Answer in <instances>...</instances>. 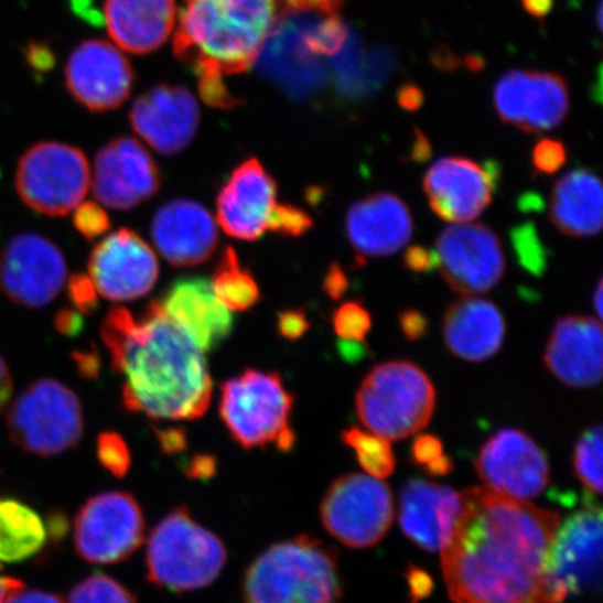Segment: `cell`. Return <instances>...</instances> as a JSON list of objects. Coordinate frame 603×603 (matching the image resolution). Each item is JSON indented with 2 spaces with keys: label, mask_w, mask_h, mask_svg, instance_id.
Wrapping results in <instances>:
<instances>
[{
  "label": "cell",
  "mask_w": 603,
  "mask_h": 603,
  "mask_svg": "<svg viewBox=\"0 0 603 603\" xmlns=\"http://www.w3.org/2000/svg\"><path fill=\"white\" fill-rule=\"evenodd\" d=\"M90 185V165L83 151L56 141L31 147L15 170L21 201L49 217H63L80 206Z\"/></svg>",
  "instance_id": "obj_9"
},
{
  "label": "cell",
  "mask_w": 603,
  "mask_h": 603,
  "mask_svg": "<svg viewBox=\"0 0 603 603\" xmlns=\"http://www.w3.org/2000/svg\"><path fill=\"white\" fill-rule=\"evenodd\" d=\"M160 302L166 316L203 354L217 349L234 332V314L215 297L207 278H177Z\"/></svg>",
  "instance_id": "obj_24"
},
{
  "label": "cell",
  "mask_w": 603,
  "mask_h": 603,
  "mask_svg": "<svg viewBox=\"0 0 603 603\" xmlns=\"http://www.w3.org/2000/svg\"><path fill=\"white\" fill-rule=\"evenodd\" d=\"M309 329H311V322L302 309H291V311L278 313L277 330L282 338L297 341L302 338Z\"/></svg>",
  "instance_id": "obj_43"
},
{
  "label": "cell",
  "mask_w": 603,
  "mask_h": 603,
  "mask_svg": "<svg viewBox=\"0 0 603 603\" xmlns=\"http://www.w3.org/2000/svg\"><path fill=\"white\" fill-rule=\"evenodd\" d=\"M313 228V218L293 204H278L270 213L267 230L286 238H301Z\"/></svg>",
  "instance_id": "obj_38"
},
{
  "label": "cell",
  "mask_w": 603,
  "mask_h": 603,
  "mask_svg": "<svg viewBox=\"0 0 603 603\" xmlns=\"http://www.w3.org/2000/svg\"><path fill=\"white\" fill-rule=\"evenodd\" d=\"M73 224L78 233L88 240L101 238L111 228L109 215L94 202L82 203L80 206H77Z\"/></svg>",
  "instance_id": "obj_40"
},
{
  "label": "cell",
  "mask_w": 603,
  "mask_h": 603,
  "mask_svg": "<svg viewBox=\"0 0 603 603\" xmlns=\"http://www.w3.org/2000/svg\"><path fill=\"white\" fill-rule=\"evenodd\" d=\"M212 286L215 297L230 312L249 311L261 299L254 274L240 263L233 246L225 248L215 267Z\"/></svg>",
  "instance_id": "obj_32"
},
{
  "label": "cell",
  "mask_w": 603,
  "mask_h": 603,
  "mask_svg": "<svg viewBox=\"0 0 603 603\" xmlns=\"http://www.w3.org/2000/svg\"><path fill=\"white\" fill-rule=\"evenodd\" d=\"M333 327L343 341L365 343L372 329V316L360 302H347L334 312Z\"/></svg>",
  "instance_id": "obj_36"
},
{
  "label": "cell",
  "mask_w": 603,
  "mask_h": 603,
  "mask_svg": "<svg viewBox=\"0 0 603 603\" xmlns=\"http://www.w3.org/2000/svg\"><path fill=\"white\" fill-rule=\"evenodd\" d=\"M463 506L442 549L454 603H543L545 568L560 516L487 487L461 493Z\"/></svg>",
  "instance_id": "obj_1"
},
{
  "label": "cell",
  "mask_w": 603,
  "mask_h": 603,
  "mask_svg": "<svg viewBox=\"0 0 603 603\" xmlns=\"http://www.w3.org/2000/svg\"><path fill=\"white\" fill-rule=\"evenodd\" d=\"M244 595L245 603H340L337 559L308 537L272 545L250 564Z\"/></svg>",
  "instance_id": "obj_4"
},
{
  "label": "cell",
  "mask_w": 603,
  "mask_h": 603,
  "mask_svg": "<svg viewBox=\"0 0 603 603\" xmlns=\"http://www.w3.org/2000/svg\"><path fill=\"white\" fill-rule=\"evenodd\" d=\"M91 181L94 196L103 206L128 212L153 198L162 177L140 141L119 138L98 151Z\"/></svg>",
  "instance_id": "obj_18"
},
{
  "label": "cell",
  "mask_w": 603,
  "mask_h": 603,
  "mask_svg": "<svg viewBox=\"0 0 603 603\" xmlns=\"http://www.w3.org/2000/svg\"><path fill=\"white\" fill-rule=\"evenodd\" d=\"M566 162V150L562 143L556 140L539 141L532 153L535 170L541 174H554Z\"/></svg>",
  "instance_id": "obj_42"
},
{
  "label": "cell",
  "mask_w": 603,
  "mask_h": 603,
  "mask_svg": "<svg viewBox=\"0 0 603 603\" xmlns=\"http://www.w3.org/2000/svg\"><path fill=\"white\" fill-rule=\"evenodd\" d=\"M434 254L445 282L463 297L491 291L505 276L499 236L484 224L463 223L443 229Z\"/></svg>",
  "instance_id": "obj_14"
},
{
  "label": "cell",
  "mask_w": 603,
  "mask_h": 603,
  "mask_svg": "<svg viewBox=\"0 0 603 603\" xmlns=\"http://www.w3.org/2000/svg\"><path fill=\"white\" fill-rule=\"evenodd\" d=\"M345 227L351 246L360 257H385L409 243L413 219L400 197L375 193L349 207Z\"/></svg>",
  "instance_id": "obj_27"
},
{
  "label": "cell",
  "mask_w": 603,
  "mask_h": 603,
  "mask_svg": "<svg viewBox=\"0 0 603 603\" xmlns=\"http://www.w3.org/2000/svg\"><path fill=\"white\" fill-rule=\"evenodd\" d=\"M288 8L303 12L333 13L343 7L345 0H281Z\"/></svg>",
  "instance_id": "obj_51"
},
{
  "label": "cell",
  "mask_w": 603,
  "mask_h": 603,
  "mask_svg": "<svg viewBox=\"0 0 603 603\" xmlns=\"http://www.w3.org/2000/svg\"><path fill=\"white\" fill-rule=\"evenodd\" d=\"M277 203V183L257 159L235 168L217 197V222L230 238L255 243Z\"/></svg>",
  "instance_id": "obj_22"
},
{
  "label": "cell",
  "mask_w": 603,
  "mask_h": 603,
  "mask_svg": "<svg viewBox=\"0 0 603 603\" xmlns=\"http://www.w3.org/2000/svg\"><path fill=\"white\" fill-rule=\"evenodd\" d=\"M443 335L451 354L464 360L484 362L499 353L506 322L495 303L463 297L445 311Z\"/></svg>",
  "instance_id": "obj_28"
},
{
  "label": "cell",
  "mask_w": 603,
  "mask_h": 603,
  "mask_svg": "<svg viewBox=\"0 0 603 603\" xmlns=\"http://www.w3.org/2000/svg\"><path fill=\"white\" fill-rule=\"evenodd\" d=\"M69 603H138V601L132 592L126 590L111 577L94 574L73 589Z\"/></svg>",
  "instance_id": "obj_35"
},
{
  "label": "cell",
  "mask_w": 603,
  "mask_h": 603,
  "mask_svg": "<svg viewBox=\"0 0 603 603\" xmlns=\"http://www.w3.org/2000/svg\"><path fill=\"white\" fill-rule=\"evenodd\" d=\"M101 337L123 379L126 411L157 421H189L207 412L213 397L207 362L160 301H151L140 319L128 309H111Z\"/></svg>",
  "instance_id": "obj_2"
},
{
  "label": "cell",
  "mask_w": 603,
  "mask_h": 603,
  "mask_svg": "<svg viewBox=\"0 0 603 603\" xmlns=\"http://www.w3.org/2000/svg\"><path fill=\"white\" fill-rule=\"evenodd\" d=\"M338 351L341 356L348 362H356L368 355L365 343H355V341H341Z\"/></svg>",
  "instance_id": "obj_56"
},
{
  "label": "cell",
  "mask_w": 603,
  "mask_h": 603,
  "mask_svg": "<svg viewBox=\"0 0 603 603\" xmlns=\"http://www.w3.org/2000/svg\"><path fill=\"white\" fill-rule=\"evenodd\" d=\"M72 359L75 360L78 375H80L84 380L98 379L99 374H101V355H99L96 347L73 353Z\"/></svg>",
  "instance_id": "obj_48"
},
{
  "label": "cell",
  "mask_w": 603,
  "mask_h": 603,
  "mask_svg": "<svg viewBox=\"0 0 603 603\" xmlns=\"http://www.w3.org/2000/svg\"><path fill=\"white\" fill-rule=\"evenodd\" d=\"M601 570L602 510L589 502L556 529L545 568L543 603L600 590Z\"/></svg>",
  "instance_id": "obj_10"
},
{
  "label": "cell",
  "mask_w": 603,
  "mask_h": 603,
  "mask_svg": "<svg viewBox=\"0 0 603 603\" xmlns=\"http://www.w3.org/2000/svg\"><path fill=\"white\" fill-rule=\"evenodd\" d=\"M408 583L411 586V594L416 603L419 600H423L432 591V580H430V577L424 571L419 569L409 570Z\"/></svg>",
  "instance_id": "obj_53"
},
{
  "label": "cell",
  "mask_w": 603,
  "mask_h": 603,
  "mask_svg": "<svg viewBox=\"0 0 603 603\" xmlns=\"http://www.w3.org/2000/svg\"><path fill=\"white\" fill-rule=\"evenodd\" d=\"M281 0H183L175 54L198 78L202 98L234 107L224 77L254 65L280 21Z\"/></svg>",
  "instance_id": "obj_3"
},
{
  "label": "cell",
  "mask_w": 603,
  "mask_h": 603,
  "mask_svg": "<svg viewBox=\"0 0 603 603\" xmlns=\"http://www.w3.org/2000/svg\"><path fill=\"white\" fill-rule=\"evenodd\" d=\"M349 281L347 272L338 263L330 266L327 274L324 276L323 290L334 301L343 298L347 293Z\"/></svg>",
  "instance_id": "obj_49"
},
{
  "label": "cell",
  "mask_w": 603,
  "mask_h": 603,
  "mask_svg": "<svg viewBox=\"0 0 603 603\" xmlns=\"http://www.w3.org/2000/svg\"><path fill=\"white\" fill-rule=\"evenodd\" d=\"M66 281L65 256L45 236L19 234L0 251V291L15 305L49 306Z\"/></svg>",
  "instance_id": "obj_13"
},
{
  "label": "cell",
  "mask_w": 603,
  "mask_h": 603,
  "mask_svg": "<svg viewBox=\"0 0 603 603\" xmlns=\"http://www.w3.org/2000/svg\"><path fill=\"white\" fill-rule=\"evenodd\" d=\"M411 453L413 461L429 471L444 455L442 440L432 434H422L413 442Z\"/></svg>",
  "instance_id": "obj_44"
},
{
  "label": "cell",
  "mask_w": 603,
  "mask_h": 603,
  "mask_svg": "<svg viewBox=\"0 0 603 603\" xmlns=\"http://www.w3.org/2000/svg\"><path fill=\"white\" fill-rule=\"evenodd\" d=\"M143 541V512L129 493L108 492L94 496L77 514L76 552L87 562H122L134 553Z\"/></svg>",
  "instance_id": "obj_12"
},
{
  "label": "cell",
  "mask_w": 603,
  "mask_h": 603,
  "mask_svg": "<svg viewBox=\"0 0 603 603\" xmlns=\"http://www.w3.org/2000/svg\"><path fill=\"white\" fill-rule=\"evenodd\" d=\"M215 461L213 457H206V455H196L189 465V475L195 476V478H209L214 474Z\"/></svg>",
  "instance_id": "obj_55"
},
{
  "label": "cell",
  "mask_w": 603,
  "mask_h": 603,
  "mask_svg": "<svg viewBox=\"0 0 603 603\" xmlns=\"http://www.w3.org/2000/svg\"><path fill=\"white\" fill-rule=\"evenodd\" d=\"M13 396V379L7 362L0 356V416L8 408Z\"/></svg>",
  "instance_id": "obj_54"
},
{
  "label": "cell",
  "mask_w": 603,
  "mask_h": 603,
  "mask_svg": "<svg viewBox=\"0 0 603 603\" xmlns=\"http://www.w3.org/2000/svg\"><path fill=\"white\" fill-rule=\"evenodd\" d=\"M175 0H105L104 21L115 44L132 54H149L170 39Z\"/></svg>",
  "instance_id": "obj_29"
},
{
  "label": "cell",
  "mask_w": 603,
  "mask_h": 603,
  "mask_svg": "<svg viewBox=\"0 0 603 603\" xmlns=\"http://www.w3.org/2000/svg\"><path fill=\"white\" fill-rule=\"evenodd\" d=\"M21 583L20 580L12 579V577H7L0 574V603L3 602L4 596L9 594L10 591L19 586Z\"/></svg>",
  "instance_id": "obj_57"
},
{
  "label": "cell",
  "mask_w": 603,
  "mask_h": 603,
  "mask_svg": "<svg viewBox=\"0 0 603 603\" xmlns=\"http://www.w3.org/2000/svg\"><path fill=\"white\" fill-rule=\"evenodd\" d=\"M512 239L524 269L531 271L535 276L542 274L547 269V250L539 240L534 225H521V227L514 229Z\"/></svg>",
  "instance_id": "obj_37"
},
{
  "label": "cell",
  "mask_w": 603,
  "mask_h": 603,
  "mask_svg": "<svg viewBox=\"0 0 603 603\" xmlns=\"http://www.w3.org/2000/svg\"><path fill=\"white\" fill-rule=\"evenodd\" d=\"M227 558L222 539L193 520L185 507H177L150 535L147 579L181 594L206 589L222 574Z\"/></svg>",
  "instance_id": "obj_5"
},
{
  "label": "cell",
  "mask_w": 603,
  "mask_h": 603,
  "mask_svg": "<svg viewBox=\"0 0 603 603\" xmlns=\"http://www.w3.org/2000/svg\"><path fill=\"white\" fill-rule=\"evenodd\" d=\"M67 297L80 314H94L99 309L98 291L88 276L73 274L67 280Z\"/></svg>",
  "instance_id": "obj_41"
},
{
  "label": "cell",
  "mask_w": 603,
  "mask_h": 603,
  "mask_svg": "<svg viewBox=\"0 0 603 603\" xmlns=\"http://www.w3.org/2000/svg\"><path fill=\"white\" fill-rule=\"evenodd\" d=\"M550 0H526V7L529 12L535 14L547 13L549 9Z\"/></svg>",
  "instance_id": "obj_58"
},
{
  "label": "cell",
  "mask_w": 603,
  "mask_h": 603,
  "mask_svg": "<svg viewBox=\"0 0 603 603\" xmlns=\"http://www.w3.org/2000/svg\"><path fill=\"white\" fill-rule=\"evenodd\" d=\"M493 103L503 122L528 133L548 132L568 117V84L550 72L512 71L500 77Z\"/></svg>",
  "instance_id": "obj_17"
},
{
  "label": "cell",
  "mask_w": 603,
  "mask_h": 603,
  "mask_svg": "<svg viewBox=\"0 0 603 603\" xmlns=\"http://www.w3.org/2000/svg\"><path fill=\"white\" fill-rule=\"evenodd\" d=\"M463 496L449 486L409 481L400 497L402 532L419 548L442 552L459 521Z\"/></svg>",
  "instance_id": "obj_26"
},
{
  "label": "cell",
  "mask_w": 603,
  "mask_h": 603,
  "mask_svg": "<svg viewBox=\"0 0 603 603\" xmlns=\"http://www.w3.org/2000/svg\"><path fill=\"white\" fill-rule=\"evenodd\" d=\"M133 71L117 46L101 40L83 42L66 65V86L91 111L118 108L130 96Z\"/></svg>",
  "instance_id": "obj_20"
},
{
  "label": "cell",
  "mask_w": 603,
  "mask_h": 603,
  "mask_svg": "<svg viewBox=\"0 0 603 603\" xmlns=\"http://www.w3.org/2000/svg\"><path fill=\"white\" fill-rule=\"evenodd\" d=\"M55 330L67 338H76L84 332V319L75 309L62 308L54 317Z\"/></svg>",
  "instance_id": "obj_47"
},
{
  "label": "cell",
  "mask_w": 603,
  "mask_h": 603,
  "mask_svg": "<svg viewBox=\"0 0 603 603\" xmlns=\"http://www.w3.org/2000/svg\"><path fill=\"white\" fill-rule=\"evenodd\" d=\"M602 293H603L602 281H600V284H597V287H596L595 297H594L595 311H596L597 317H600V319H602V314H603V309H602V303H603Z\"/></svg>",
  "instance_id": "obj_59"
},
{
  "label": "cell",
  "mask_w": 603,
  "mask_h": 603,
  "mask_svg": "<svg viewBox=\"0 0 603 603\" xmlns=\"http://www.w3.org/2000/svg\"><path fill=\"white\" fill-rule=\"evenodd\" d=\"M157 437H159L162 449H164L166 453H175V451L185 449L186 437L182 429H157Z\"/></svg>",
  "instance_id": "obj_52"
},
{
  "label": "cell",
  "mask_w": 603,
  "mask_h": 603,
  "mask_svg": "<svg viewBox=\"0 0 603 603\" xmlns=\"http://www.w3.org/2000/svg\"><path fill=\"white\" fill-rule=\"evenodd\" d=\"M499 168L463 157H448L429 168L424 193L433 213L451 224L470 223L492 203Z\"/></svg>",
  "instance_id": "obj_19"
},
{
  "label": "cell",
  "mask_w": 603,
  "mask_h": 603,
  "mask_svg": "<svg viewBox=\"0 0 603 603\" xmlns=\"http://www.w3.org/2000/svg\"><path fill=\"white\" fill-rule=\"evenodd\" d=\"M602 427L586 430L574 451V470L579 480L594 495L602 493Z\"/></svg>",
  "instance_id": "obj_34"
},
{
  "label": "cell",
  "mask_w": 603,
  "mask_h": 603,
  "mask_svg": "<svg viewBox=\"0 0 603 603\" xmlns=\"http://www.w3.org/2000/svg\"><path fill=\"white\" fill-rule=\"evenodd\" d=\"M475 469L487 489L523 502L542 495L550 480L547 455L518 429L493 434L482 445Z\"/></svg>",
  "instance_id": "obj_15"
},
{
  "label": "cell",
  "mask_w": 603,
  "mask_h": 603,
  "mask_svg": "<svg viewBox=\"0 0 603 603\" xmlns=\"http://www.w3.org/2000/svg\"><path fill=\"white\" fill-rule=\"evenodd\" d=\"M88 274L99 295L132 302L153 290L160 276L159 259L136 230L120 228L93 249Z\"/></svg>",
  "instance_id": "obj_16"
},
{
  "label": "cell",
  "mask_w": 603,
  "mask_h": 603,
  "mask_svg": "<svg viewBox=\"0 0 603 603\" xmlns=\"http://www.w3.org/2000/svg\"><path fill=\"white\" fill-rule=\"evenodd\" d=\"M602 183L594 172L574 170L560 177L550 196L549 218L564 235L583 238L602 228Z\"/></svg>",
  "instance_id": "obj_30"
},
{
  "label": "cell",
  "mask_w": 603,
  "mask_h": 603,
  "mask_svg": "<svg viewBox=\"0 0 603 603\" xmlns=\"http://www.w3.org/2000/svg\"><path fill=\"white\" fill-rule=\"evenodd\" d=\"M360 422L377 437L401 440L428 427L437 407L432 380L411 362L377 365L356 392Z\"/></svg>",
  "instance_id": "obj_6"
},
{
  "label": "cell",
  "mask_w": 603,
  "mask_h": 603,
  "mask_svg": "<svg viewBox=\"0 0 603 603\" xmlns=\"http://www.w3.org/2000/svg\"><path fill=\"white\" fill-rule=\"evenodd\" d=\"M8 429L21 449L40 457H54L75 449L83 438L80 400L61 381L36 380L10 407Z\"/></svg>",
  "instance_id": "obj_8"
},
{
  "label": "cell",
  "mask_w": 603,
  "mask_h": 603,
  "mask_svg": "<svg viewBox=\"0 0 603 603\" xmlns=\"http://www.w3.org/2000/svg\"><path fill=\"white\" fill-rule=\"evenodd\" d=\"M151 238L157 250L174 267H193L217 250L218 228L202 204L176 198L157 209L151 222Z\"/></svg>",
  "instance_id": "obj_23"
},
{
  "label": "cell",
  "mask_w": 603,
  "mask_h": 603,
  "mask_svg": "<svg viewBox=\"0 0 603 603\" xmlns=\"http://www.w3.org/2000/svg\"><path fill=\"white\" fill-rule=\"evenodd\" d=\"M398 322H400L403 335L409 341L421 340L429 332L427 314L417 311V309H407V311H403Z\"/></svg>",
  "instance_id": "obj_46"
},
{
  "label": "cell",
  "mask_w": 603,
  "mask_h": 603,
  "mask_svg": "<svg viewBox=\"0 0 603 603\" xmlns=\"http://www.w3.org/2000/svg\"><path fill=\"white\" fill-rule=\"evenodd\" d=\"M130 122L134 132L160 154L175 155L195 138L201 111L186 88L162 84L136 99Z\"/></svg>",
  "instance_id": "obj_21"
},
{
  "label": "cell",
  "mask_w": 603,
  "mask_h": 603,
  "mask_svg": "<svg viewBox=\"0 0 603 603\" xmlns=\"http://www.w3.org/2000/svg\"><path fill=\"white\" fill-rule=\"evenodd\" d=\"M320 514L324 527L341 543L364 549L385 538L395 518V503L381 480L349 474L330 486Z\"/></svg>",
  "instance_id": "obj_11"
},
{
  "label": "cell",
  "mask_w": 603,
  "mask_h": 603,
  "mask_svg": "<svg viewBox=\"0 0 603 603\" xmlns=\"http://www.w3.org/2000/svg\"><path fill=\"white\" fill-rule=\"evenodd\" d=\"M2 603H65L60 596L49 592L25 590L24 584L9 592Z\"/></svg>",
  "instance_id": "obj_50"
},
{
  "label": "cell",
  "mask_w": 603,
  "mask_h": 603,
  "mask_svg": "<svg viewBox=\"0 0 603 603\" xmlns=\"http://www.w3.org/2000/svg\"><path fill=\"white\" fill-rule=\"evenodd\" d=\"M45 541L44 523L33 508L0 497V562H23L39 553Z\"/></svg>",
  "instance_id": "obj_31"
},
{
  "label": "cell",
  "mask_w": 603,
  "mask_h": 603,
  "mask_svg": "<svg viewBox=\"0 0 603 603\" xmlns=\"http://www.w3.org/2000/svg\"><path fill=\"white\" fill-rule=\"evenodd\" d=\"M543 362L556 379L573 389H591L600 385L603 366L601 323L586 316L558 320Z\"/></svg>",
  "instance_id": "obj_25"
},
{
  "label": "cell",
  "mask_w": 603,
  "mask_h": 603,
  "mask_svg": "<svg viewBox=\"0 0 603 603\" xmlns=\"http://www.w3.org/2000/svg\"><path fill=\"white\" fill-rule=\"evenodd\" d=\"M403 266L413 272H430L438 269V257L423 246H411L403 254Z\"/></svg>",
  "instance_id": "obj_45"
},
{
  "label": "cell",
  "mask_w": 603,
  "mask_h": 603,
  "mask_svg": "<svg viewBox=\"0 0 603 603\" xmlns=\"http://www.w3.org/2000/svg\"><path fill=\"white\" fill-rule=\"evenodd\" d=\"M343 442L353 449L362 469L377 480H386L396 470V457L390 440L365 432L359 428H351L343 432Z\"/></svg>",
  "instance_id": "obj_33"
},
{
  "label": "cell",
  "mask_w": 603,
  "mask_h": 603,
  "mask_svg": "<svg viewBox=\"0 0 603 603\" xmlns=\"http://www.w3.org/2000/svg\"><path fill=\"white\" fill-rule=\"evenodd\" d=\"M97 455L105 470L123 478L132 464V455L125 439L117 432H104L97 439Z\"/></svg>",
  "instance_id": "obj_39"
},
{
  "label": "cell",
  "mask_w": 603,
  "mask_h": 603,
  "mask_svg": "<svg viewBox=\"0 0 603 603\" xmlns=\"http://www.w3.org/2000/svg\"><path fill=\"white\" fill-rule=\"evenodd\" d=\"M292 392L276 372L246 369L222 385L219 417L236 443L246 450L295 444L291 428Z\"/></svg>",
  "instance_id": "obj_7"
}]
</instances>
